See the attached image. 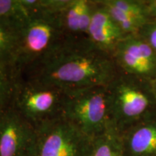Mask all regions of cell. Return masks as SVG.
Instances as JSON below:
<instances>
[{"label":"cell","mask_w":156,"mask_h":156,"mask_svg":"<svg viewBox=\"0 0 156 156\" xmlns=\"http://www.w3.org/2000/svg\"><path fill=\"white\" fill-rule=\"evenodd\" d=\"M117 74L112 56L95 49L84 41L65 42L51 55L17 77L72 90L108 86Z\"/></svg>","instance_id":"obj_1"},{"label":"cell","mask_w":156,"mask_h":156,"mask_svg":"<svg viewBox=\"0 0 156 156\" xmlns=\"http://www.w3.org/2000/svg\"><path fill=\"white\" fill-rule=\"evenodd\" d=\"M58 11L29 13L23 19L13 69L14 79L33 69L67 42L58 18Z\"/></svg>","instance_id":"obj_2"},{"label":"cell","mask_w":156,"mask_h":156,"mask_svg":"<svg viewBox=\"0 0 156 156\" xmlns=\"http://www.w3.org/2000/svg\"><path fill=\"white\" fill-rule=\"evenodd\" d=\"M62 116L90 137L99 135L112 123L107 86L66 90Z\"/></svg>","instance_id":"obj_3"},{"label":"cell","mask_w":156,"mask_h":156,"mask_svg":"<svg viewBox=\"0 0 156 156\" xmlns=\"http://www.w3.org/2000/svg\"><path fill=\"white\" fill-rule=\"evenodd\" d=\"M66 90L24 77L14 79L11 104L26 119L36 126L62 116Z\"/></svg>","instance_id":"obj_4"},{"label":"cell","mask_w":156,"mask_h":156,"mask_svg":"<svg viewBox=\"0 0 156 156\" xmlns=\"http://www.w3.org/2000/svg\"><path fill=\"white\" fill-rule=\"evenodd\" d=\"M107 90L111 122L121 133L147 116L153 98L139 79L118 72Z\"/></svg>","instance_id":"obj_5"},{"label":"cell","mask_w":156,"mask_h":156,"mask_svg":"<svg viewBox=\"0 0 156 156\" xmlns=\"http://www.w3.org/2000/svg\"><path fill=\"white\" fill-rule=\"evenodd\" d=\"M93 138L63 116L36 126L30 156H88Z\"/></svg>","instance_id":"obj_6"},{"label":"cell","mask_w":156,"mask_h":156,"mask_svg":"<svg viewBox=\"0 0 156 156\" xmlns=\"http://www.w3.org/2000/svg\"><path fill=\"white\" fill-rule=\"evenodd\" d=\"M36 126L11 103L0 110V156H30Z\"/></svg>","instance_id":"obj_7"},{"label":"cell","mask_w":156,"mask_h":156,"mask_svg":"<svg viewBox=\"0 0 156 156\" xmlns=\"http://www.w3.org/2000/svg\"><path fill=\"white\" fill-rule=\"evenodd\" d=\"M112 57L119 73L139 80L156 75V54L139 35L124 37Z\"/></svg>","instance_id":"obj_8"},{"label":"cell","mask_w":156,"mask_h":156,"mask_svg":"<svg viewBox=\"0 0 156 156\" xmlns=\"http://www.w3.org/2000/svg\"><path fill=\"white\" fill-rule=\"evenodd\" d=\"M96 1L65 0L58 11V18L67 42L86 41Z\"/></svg>","instance_id":"obj_9"},{"label":"cell","mask_w":156,"mask_h":156,"mask_svg":"<svg viewBox=\"0 0 156 156\" xmlns=\"http://www.w3.org/2000/svg\"><path fill=\"white\" fill-rule=\"evenodd\" d=\"M124 37L106 9L96 1L87 31V42L95 49L112 56L116 46Z\"/></svg>","instance_id":"obj_10"},{"label":"cell","mask_w":156,"mask_h":156,"mask_svg":"<svg viewBox=\"0 0 156 156\" xmlns=\"http://www.w3.org/2000/svg\"><path fill=\"white\" fill-rule=\"evenodd\" d=\"M124 156H156V117L146 116L122 133Z\"/></svg>","instance_id":"obj_11"},{"label":"cell","mask_w":156,"mask_h":156,"mask_svg":"<svg viewBox=\"0 0 156 156\" xmlns=\"http://www.w3.org/2000/svg\"><path fill=\"white\" fill-rule=\"evenodd\" d=\"M24 18H0V63L12 76L20 40L21 25Z\"/></svg>","instance_id":"obj_12"},{"label":"cell","mask_w":156,"mask_h":156,"mask_svg":"<svg viewBox=\"0 0 156 156\" xmlns=\"http://www.w3.org/2000/svg\"><path fill=\"white\" fill-rule=\"evenodd\" d=\"M88 156H124L122 133L112 123L93 138Z\"/></svg>","instance_id":"obj_13"},{"label":"cell","mask_w":156,"mask_h":156,"mask_svg":"<svg viewBox=\"0 0 156 156\" xmlns=\"http://www.w3.org/2000/svg\"><path fill=\"white\" fill-rule=\"evenodd\" d=\"M98 2L106 9L124 36H128L139 34L140 29L144 25L140 23L139 21L136 20L124 12L107 4L105 0L98 1Z\"/></svg>","instance_id":"obj_14"},{"label":"cell","mask_w":156,"mask_h":156,"mask_svg":"<svg viewBox=\"0 0 156 156\" xmlns=\"http://www.w3.org/2000/svg\"><path fill=\"white\" fill-rule=\"evenodd\" d=\"M105 1L108 5L130 15L142 25H145L149 22L148 20L149 13L147 7L140 2L132 1V0H105Z\"/></svg>","instance_id":"obj_15"},{"label":"cell","mask_w":156,"mask_h":156,"mask_svg":"<svg viewBox=\"0 0 156 156\" xmlns=\"http://www.w3.org/2000/svg\"><path fill=\"white\" fill-rule=\"evenodd\" d=\"M14 89V77L0 63V110L11 103Z\"/></svg>","instance_id":"obj_16"},{"label":"cell","mask_w":156,"mask_h":156,"mask_svg":"<svg viewBox=\"0 0 156 156\" xmlns=\"http://www.w3.org/2000/svg\"><path fill=\"white\" fill-rule=\"evenodd\" d=\"M28 15L21 0H0V18H23Z\"/></svg>","instance_id":"obj_17"},{"label":"cell","mask_w":156,"mask_h":156,"mask_svg":"<svg viewBox=\"0 0 156 156\" xmlns=\"http://www.w3.org/2000/svg\"><path fill=\"white\" fill-rule=\"evenodd\" d=\"M138 35L151 46L156 54V20L144 25Z\"/></svg>","instance_id":"obj_18"},{"label":"cell","mask_w":156,"mask_h":156,"mask_svg":"<svg viewBox=\"0 0 156 156\" xmlns=\"http://www.w3.org/2000/svg\"><path fill=\"white\" fill-rule=\"evenodd\" d=\"M146 7H147L149 15L151 14L156 17V0L148 2L147 5H146Z\"/></svg>","instance_id":"obj_19"},{"label":"cell","mask_w":156,"mask_h":156,"mask_svg":"<svg viewBox=\"0 0 156 156\" xmlns=\"http://www.w3.org/2000/svg\"><path fill=\"white\" fill-rule=\"evenodd\" d=\"M155 90H156V83H155Z\"/></svg>","instance_id":"obj_20"}]
</instances>
